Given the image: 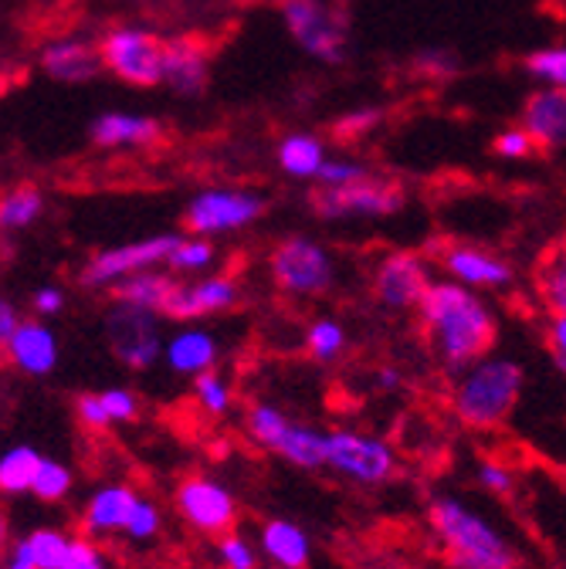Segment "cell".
Instances as JSON below:
<instances>
[{"label": "cell", "mask_w": 566, "mask_h": 569, "mask_svg": "<svg viewBox=\"0 0 566 569\" xmlns=\"http://www.w3.org/2000/svg\"><path fill=\"white\" fill-rule=\"evenodd\" d=\"M289 413L281 410V407H275V403H268V400H255L248 410H245V435H248V441H255L258 448H265V451H271L275 448V441L281 438V431L289 427Z\"/></svg>", "instance_id": "obj_32"}, {"label": "cell", "mask_w": 566, "mask_h": 569, "mask_svg": "<svg viewBox=\"0 0 566 569\" xmlns=\"http://www.w3.org/2000/svg\"><path fill=\"white\" fill-rule=\"evenodd\" d=\"M431 289V261L420 251H390L374 268V299L390 312H410Z\"/></svg>", "instance_id": "obj_12"}, {"label": "cell", "mask_w": 566, "mask_h": 569, "mask_svg": "<svg viewBox=\"0 0 566 569\" xmlns=\"http://www.w3.org/2000/svg\"><path fill=\"white\" fill-rule=\"evenodd\" d=\"M76 413L89 431H109V427L132 423L139 417V397L126 387H106L96 393H82L76 400Z\"/></svg>", "instance_id": "obj_23"}, {"label": "cell", "mask_w": 566, "mask_h": 569, "mask_svg": "<svg viewBox=\"0 0 566 569\" xmlns=\"http://www.w3.org/2000/svg\"><path fill=\"white\" fill-rule=\"evenodd\" d=\"M491 150L499 153V157H513V160H523V157L539 153L533 136L526 129H506V132H499V136H495V142H491Z\"/></svg>", "instance_id": "obj_42"}, {"label": "cell", "mask_w": 566, "mask_h": 569, "mask_svg": "<svg viewBox=\"0 0 566 569\" xmlns=\"http://www.w3.org/2000/svg\"><path fill=\"white\" fill-rule=\"evenodd\" d=\"M44 210V197L38 193V187L21 183L14 190H8L0 197V231H24L31 228Z\"/></svg>", "instance_id": "obj_30"}, {"label": "cell", "mask_w": 566, "mask_h": 569, "mask_svg": "<svg viewBox=\"0 0 566 569\" xmlns=\"http://www.w3.org/2000/svg\"><path fill=\"white\" fill-rule=\"evenodd\" d=\"M0 569H28V566H21V562H11V559H4V562H0Z\"/></svg>", "instance_id": "obj_51"}, {"label": "cell", "mask_w": 566, "mask_h": 569, "mask_svg": "<svg viewBox=\"0 0 566 569\" xmlns=\"http://www.w3.org/2000/svg\"><path fill=\"white\" fill-rule=\"evenodd\" d=\"M546 346H549V356H566V316L563 319H549Z\"/></svg>", "instance_id": "obj_46"}, {"label": "cell", "mask_w": 566, "mask_h": 569, "mask_svg": "<svg viewBox=\"0 0 566 569\" xmlns=\"http://www.w3.org/2000/svg\"><path fill=\"white\" fill-rule=\"evenodd\" d=\"M99 51H102V64L129 86L150 89V86L163 82L167 41L153 31H139V28L109 31L102 38Z\"/></svg>", "instance_id": "obj_9"}, {"label": "cell", "mask_w": 566, "mask_h": 569, "mask_svg": "<svg viewBox=\"0 0 566 569\" xmlns=\"http://www.w3.org/2000/svg\"><path fill=\"white\" fill-rule=\"evenodd\" d=\"M414 312L424 342H428L438 367L451 380L465 373L471 363L485 360L495 349V339H499V316H495V309L475 289H465V284L451 278L431 281L428 296L420 299Z\"/></svg>", "instance_id": "obj_1"}, {"label": "cell", "mask_w": 566, "mask_h": 569, "mask_svg": "<svg viewBox=\"0 0 566 569\" xmlns=\"http://www.w3.org/2000/svg\"><path fill=\"white\" fill-rule=\"evenodd\" d=\"M41 458L44 455L31 445H14L0 451V495H31Z\"/></svg>", "instance_id": "obj_29"}, {"label": "cell", "mask_w": 566, "mask_h": 569, "mask_svg": "<svg viewBox=\"0 0 566 569\" xmlns=\"http://www.w3.org/2000/svg\"><path fill=\"white\" fill-rule=\"evenodd\" d=\"M96 147L116 150V147H150L163 136V126L147 116H126V112H109L99 116L89 129Z\"/></svg>", "instance_id": "obj_26"}, {"label": "cell", "mask_w": 566, "mask_h": 569, "mask_svg": "<svg viewBox=\"0 0 566 569\" xmlns=\"http://www.w3.org/2000/svg\"><path fill=\"white\" fill-rule=\"evenodd\" d=\"M400 468L394 445L380 435H367L360 427H332L326 431V471L342 481L377 488L387 485Z\"/></svg>", "instance_id": "obj_4"}, {"label": "cell", "mask_w": 566, "mask_h": 569, "mask_svg": "<svg viewBox=\"0 0 566 569\" xmlns=\"http://www.w3.org/2000/svg\"><path fill=\"white\" fill-rule=\"evenodd\" d=\"M265 213V200L251 190H203L183 210V228L193 238H218L255 224Z\"/></svg>", "instance_id": "obj_10"}, {"label": "cell", "mask_w": 566, "mask_h": 569, "mask_svg": "<svg viewBox=\"0 0 566 569\" xmlns=\"http://www.w3.org/2000/svg\"><path fill=\"white\" fill-rule=\"evenodd\" d=\"M183 234H153L143 241H132V244H119L109 251H99L86 268H82V284L86 289H116L119 281L139 274V271H150L157 264H167L170 251L180 244Z\"/></svg>", "instance_id": "obj_11"}, {"label": "cell", "mask_w": 566, "mask_h": 569, "mask_svg": "<svg viewBox=\"0 0 566 569\" xmlns=\"http://www.w3.org/2000/svg\"><path fill=\"white\" fill-rule=\"evenodd\" d=\"M536 296L553 319L566 316V241H553L536 258Z\"/></svg>", "instance_id": "obj_27"}, {"label": "cell", "mask_w": 566, "mask_h": 569, "mask_svg": "<svg viewBox=\"0 0 566 569\" xmlns=\"http://www.w3.org/2000/svg\"><path fill=\"white\" fill-rule=\"evenodd\" d=\"M21 326V316H18V309L8 302V299H0V346H4L8 339H11V332Z\"/></svg>", "instance_id": "obj_47"}, {"label": "cell", "mask_w": 566, "mask_h": 569, "mask_svg": "<svg viewBox=\"0 0 566 569\" xmlns=\"http://www.w3.org/2000/svg\"><path fill=\"white\" fill-rule=\"evenodd\" d=\"M364 177H370L367 167H360V163H346V160H339V163H322V170H319V183H322V187H346V183H357V180H364Z\"/></svg>", "instance_id": "obj_43"}, {"label": "cell", "mask_w": 566, "mask_h": 569, "mask_svg": "<svg viewBox=\"0 0 566 569\" xmlns=\"http://www.w3.org/2000/svg\"><path fill=\"white\" fill-rule=\"evenodd\" d=\"M523 387H526L523 363L513 360V356L488 352L485 360L471 363L465 373L455 377L451 410L468 431H495V427H503L516 413L523 400Z\"/></svg>", "instance_id": "obj_3"}, {"label": "cell", "mask_w": 566, "mask_h": 569, "mask_svg": "<svg viewBox=\"0 0 566 569\" xmlns=\"http://www.w3.org/2000/svg\"><path fill=\"white\" fill-rule=\"evenodd\" d=\"M346 342H349V339H346V329H342V322L332 319V316H319V319H312L309 329H306V352H309V360H312V363L329 367V363L342 360Z\"/></svg>", "instance_id": "obj_31"}, {"label": "cell", "mask_w": 566, "mask_h": 569, "mask_svg": "<svg viewBox=\"0 0 566 569\" xmlns=\"http://www.w3.org/2000/svg\"><path fill=\"white\" fill-rule=\"evenodd\" d=\"M193 403L200 407V413L207 417H228L235 410V387L221 370H210L203 377L193 380Z\"/></svg>", "instance_id": "obj_34"}, {"label": "cell", "mask_w": 566, "mask_h": 569, "mask_svg": "<svg viewBox=\"0 0 566 569\" xmlns=\"http://www.w3.org/2000/svg\"><path fill=\"white\" fill-rule=\"evenodd\" d=\"M526 68L533 76L553 79V82H566V48H553V51H536L526 58Z\"/></svg>", "instance_id": "obj_41"}, {"label": "cell", "mask_w": 566, "mask_h": 569, "mask_svg": "<svg viewBox=\"0 0 566 569\" xmlns=\"http://www.w3.org/2000/svg\"><path fill=\"white\" fill-rule=\"evenodd\" d=\"M8 552H11V526H8V516L0 512V562L8 559Z\"/></svg>", "instance_id": "obj_49"}, {"label": "cell", "mask_w": 566, "mask_h": 569, "mask_svg": "<svg viewBox=\"0 0 566 569\" xmlns=\"http://www.w3.org/2000/svg\"><path fill=\"white\" fill-rule=\"evenodd\" d=\"M160 532H163V512H160V506L153 502V498L139 495V502H136V509H132V516H129V522H126L122 539H129V542H136V546H147V542H153Z\"/></svg>", "instance_id": "obj_38"}, {"label": "cell", "mask_w": 566, "mask_h": 569, "mask_svg": "<svg viewBox=\"0 0 566 569\" xmlns=\"http://www.w3.org/2000/svg\"><path fill=\"white\" fill-rule=\"evenodd\" d=\"M374 383H377L380 390H400V387H404V373H400L397 367H390V363H387V367H380V370H377Z\"/></svg>", "instance_id": "obj_48"}, {"label": "cell", "mask_w": 566, "mask_h": 569, "mask_svg": "<svg viewBox=\"0 0 566 569\" xmlns=\"http://www.w3.org/2000/svg\"><path fill=\"white\" fill-rule=\"evenodd\" d=\"M31 309H34L41 319H51V316H58V312L64 309V292L58 289V284H44V289L34 292Z\"/></svg>", "instance_id": "obj_45"}, {"label": "cell", "mask_w": 566, "mask_h": 569, "mask_svg": "<svg viewBox=\"0 0 566 569\" xmlns=\"http://www.w3.org/2000/svg\"><path fill=\"white\" fill-rule=\"evenodd\" d=\"M177 516L200 536L218 539L238 522V498L215 475H187L173 491Z\"/></svg>", "instance_id": "obj_8"}, {"label": "cell", "mask_w": 566, "mask_h": 569, "mask_svg": "<svg viewBox=\"0 0 566 569\" xmlns=\"http://www.w3.org/2000/svg\"><path fill=\"white\" fill-rule=\"evenodd\" d=\"M549 360H553V367L566 377V356H549Z\"/></svg>", "instance_id": "obj_50"}, {"label": "cell", "mask_w": 566, "mask_h": 569, "mask_svg": "<svg viewBox=\"0 0 566 569\" xmlns=\"http://www.w3.org/2000/svg\"><path fill=\"white\" fill-rule=\"evenodd\" d=\"M106 342L126 370H150L163 360V316L126 302H109Z\"/></svg>", "instance_id": "obj_6"}, {"label": "cell", "mask_w": 566, "mask_h": 569, "mask_svg": "<svg viewBox=\"0 0 566 569\" xmlns=\"http://www.w3.org/2000/svg\"><path fill=\"white\" fill-rule=\"evenodd\" d=\"M241 302V289L235 274H210L193 281H177V289L163 309V319L173 322H200L210 316L231 312Z\"/></svg>", "instance_id": "obj_14"}, {"label": "cell", "mask_w": 566, "mask_h": 569, "mask_svg": "<svg viewBox=\"0 0 566 569\" xmlns=\"http://www.w3.org/2000/svg\"><path fill=\"white\" fill-rule=\"evenodd\" d=\"M563 89H566V82H563Z\"/></svg>", "instance_id": "obj_52"}, {"label": "cell", "mask_w": 566, "mask_h": 569, "mask_svg": "<svg viewBox=\"0 0 566 569\" xmlns=\"http://www.w3.org/2000/svg\"><path fill=\"white\" fill-rule=\"evenodd\" d=\"M136 502L139 491L129 481H102L82 506V536L96 542L109 536H122Z\"/></svg>", "instance_id": "obj_17"}, {"label": "cell", "mask_w": 566, "mask_h": 569, "mask_svg": "<svg viewBox=\"0 0 566 569\" xmlns=\"http://www.w3.org/2000/svg\"><path fill=\"white\" fill-rule=\"evenodd\" d=\"M407 203V193L397 180L384 177H364L346 187H316L309 193V207L322 221H342V218H390Z\"/></svg>", "instance_id": "obj_7"}, {"label": "cell", "mask_w": 566, "mask_h": 569, "mask_svg": "<svg viewBox=\"0 0 566 569\" xmlns=\"http://www.w3.org/2000/svg\"><path fill=\"white\" fill-rule=\"evenodd\" d=\"M271 455L299 471H322L326 468V431L306 420H289V427L275 441Z\"/></svg>", "instance_id": "obj_25"}, {"label": "cell", "mask_w": 566, "mask_h": 569, "mask_svg": "<svg viewBox=\"0 0 566 569\" xmlns=\"http://www.w3.org/2000/svg\"><path fill=\"white\" fill-rule=\"evenodd\" d=\"M255 542L275 569H309L312 562V536L292 519H265Z\"/></svg>", "instance_id": "obj_20"}, {"label": "cell", "mask_w": 566, "mask_h": 569, "mask_svg": "<svg viewBox=\"0 0 566 569\" xmlns=\"http://www.w3.org/2000/svg\"><path fill=\"white\" fill-rule=\"evenodd\" d=\"M163 363L173 377H187L197 380L210 370H218L221 363V339L203 329V326H180L177 332L167 336L163 342Z\"/></svg>", "instance_id": "obj_16"}, {"label": "cell", "mask_w": 566, "mask_h": 569, "mask_svg": "<svg viewBox=\"0 0 566 569\" xmlns=\"http://www.w3.org/2000/svg\"><path fill=\"white\" fill-rule=\"evenodd\" d=\"M41 68L58 82H89L106 64H102V51L96 44L79 41V38H61L41 51Z\"/></svg>", "instance_id": "obj_22"}, {"label": "cell", "mask_w": 566, "mask_h": 569, "mask_svg": "<svg viewBox=\"0 0 566 569\" xmlns=\"http://www.w3.org/2000/svg\"><path fill=\"white\" fill-rule=\"evenodd\" d=\"M72 488H76V475H72V468H68L64 461H58V458H41V468H38V475H34V488H31V495L38 498V502H64L68 495H72Z\"/></svg>", "instance_id": "obj_35"}, {"label": "cell", "mask_w": 566, "mask_h": 569, "mask_svg": "<svg viewBox=\"0 0 566 569\" xmlns=\"http://www.w3.org/2000/svg\"><path fill=\"white\" fill-rule=\"evenodd\" d=\"M475 478H478V485L488 495H499V498H509L516 491V485H519L516 471L509 465H503V461H481L478 471H475Z\"/></svg>", "instance_id": "obj_39"}, {"label": "cell", "mask_w": 566, "mask_h": 569, "mask_svg": "<svg viewBox=\"0 0 566 569\" xmlns=\"http://www.w3.org/2000/svg\"><path fill=\"white\" fill-rule=\"evenodd\" d=\"M177 289V278L173 274H163V271H139L126 281H119L112 289V299L116 302H126V306H136V309H147V312H160L167 309L170 296Z\"/></svg>", "instance_id": "obj_28"}, {"label": "cell", "mask_w": 566, "mask_h": 569, "mask_svg": "<svg viewBox=\"0 0 566 569\" xmlns=\"http://www.w3.org/2000/svg\"><path fill=\"white\" fill-rule=\"evenodd\" d=\"M268 271L271 281L281 296H292V299H319L332 289L336 281V264L332 254L312 241V238H286L278 241L268 254Z\"/></svg>", "instance_id": "obj_5"}, {"label": "cell", "mask_w": 566, "mask_h": 569, "mask_svg": "<svg viewBox=\"0 0 566 569\" xmlns=\"http://www.w3.org/2000/svg\"><path fill=\"white\" fill-rule=\"evenodd\" d=\"M523 129L533 136L539 153L566 147V89H539L523 106Z\"/></svg>", "instance_id": "obj_21"}, {"label": "cell", "mask_w": 566, "mask_h": 569, "mask_svg": "<svg viewBox=\"0 0 566 569\" xmlns=\"http://www.w3.org/2000/svg\"><path fill=\"white\" fill-rule=\"evenodd\" d=\"M377 122H380V112L364 109V112H352V116L339 119V122L332 126V132H336L339 142H346V139H360V136H367Z\"/></svg>", "instance_id": "obj_44"}, {"label": "cell", "mask_w": 566, "mask_h": 569, "mask_svg": "<svg viewBox=\"0 0 566 569\" xmlns=\"http://www.w3.org/2000/svg\"><path fill=\"white\" fill-rule=\"evenodd\" d=\"M4 349H8L11 367L24 377H48V373H54V367L61 360L58 336L41 319H21V326L4 342Z\"/></svg>", "instance_id": "obj_18"}, {"label": "cell", "mask_w": 566, "mask_h": 569, "mask_svg": "<svg viewBox=\"0 0 566 569\" xmlns=\"http://www.w3.org/2000/svg\"><path fill=\"white\" fill-rule=\"evenodd\" d=\"M210 76V41L200 34H180L167 41V58H163V82L177 89L180 96H197L203 92Z\"/></svg>", "instance_id": "obj_19"}, {"label": "cell", "mask_w": 566, "mask_h": 569, "mask_svg": "<svg viewBox=\"0 0 566 569\" xmlns=\"http://www.w3.org/2000/svg\"><path fill=\"white\" fill-rule=\"evenodd\" d=\"M428 526L451 569H519V549L513 539L455 495L431 498Z\"/></svg>", "instance_id": "obj_2"}, {"label": "cell", "mask_w": 566, "mask_h": 569, "mask_svg": "<svg viewBox=\"0 0 566 569\" xmlns=\"http://www.w3.org/2000/svg\"><path fill=\"white\" fill-rule=\"evenodd\" d=\"M215 556L221 569H261V559H265L258 542L238 529L215 539Z\"/></svg>", "instance_id": "obj_36"}, {"label": "cell", "mask_w": 566, "mask_h": 569, "mask_svg": "<svg viewBox=\"0 0 566 569\" xmlns=\"http://www.w3.org/2000/svg\"><path fill=\"white\" fill-rule=\"evenodd\" d=\"M218 261V248L210 244V238H180V244L170 251L167 258V268L170 271H180V274H197V271H207L210 264Z\"/></svg>", "instance_id": "obj_37"}, {"label": "cell", "mask_w": 566, "mask_h": 569, "mask_svg": "<svg viewBox=\"0 0 566 569\" xmlns=\"http://www.w3.org/2000/svg\"><path fill=\"white\" fill-rule=\"evenodd\" d=\"M292 38L322 61H339L346 48L342 8H329L326 0H278Z\"/></svg>", "instance_id": "obj_13"}, {"label": "cell", "mask_w": 566, "mask_h": 569, "mask_svg": "<svg viewBox=\"0 0 566 569\" xmlns=\"http://www.w3.org/2000/svg\"><path fill=\"white\" fill-rule=\"evenodd\" d=\"M278 163L289 177H319L322 170V142L316 136H289L278 147Z\"/></svg>", "instance_id": "obj_33"}, {"label": "cell", "mask_w": 566, "mask_h": 569, "mask_svg": "<svg viewBox=\"0 0 566 569\" xmlns=\"http://www.w3.org/2000/svg\"><path fill=\"white\" fill-rule=\"evenodd\" d=\"M438 264L441 271L451 274V281L475 292H503L516 281V268L506 258L491 254L485 248H475V244H461V241L438 248Z\"/></svg>", "instance_id": "obj_15"}, {"label": "cell", "mask_w": 566, "mask_h": 569, "mask_svg": "<svg viewBox=\"0 0 566 569\" xmlns=\"http://www.w3.org/2000/svg\"><path fill=\"white\" fill-rule=\"evenodd\" d=\"M72 542H76V536H68L58 526H38V529H31L11 542L8 559L21 562L28 569H64L68 552H72Z\"/></svg>", "instance_id": "obj_24"}, {"label": "cell", "mask_w": 566, "mask_h": 569, "mask_svg": "<svg viewBox=\"0 0 566 569\" xmlns=\"http://www.w3.org/2000/svg\"><path fill=\"white\" fill-rule=\"evenodd\" d=\"M64 569H112V566H109L106 549H102L96 539H89V536H76V542H72V552H68Z\"/></svg>", "instance_id": "obj_40"}]
</instances>
